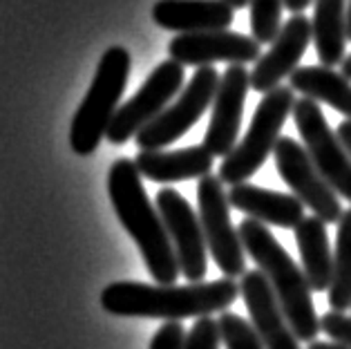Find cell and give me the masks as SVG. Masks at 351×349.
Wrapping results in <instances>:
<instances>
[{
	"label": "cell",
	"mask_w": 351,
	"mask_h": 349,
	"mask_svg": "<svg viewBox=\"0 0 351 349\" xmlns=\"http://www.w3.org/2000/svg\"><path fill=\"white\" fill-rule=\"evenodd\" d=\"M237 298L239 285H235L233 278L191 282L186 287L112 282L101 291V307L112 316L179 322L184 318H206L215 311H226Z\"/></svg>",
	"instance_id": "obj_1"
},
{
	"label": "cell",
	"mask_w": 351,
	"mask_h": 349,
	"mask_svg": "<svg viewBox=\"0 0 351 349\" xmlns=\"http://www.w3.org/2000/svg\"><path fill=\"white\" fill-rule=\"evenodd\" d=\"M108 193L119 222L139 246L150 276L159 285H175L182 276L175 246L155 204L141 184V173L132 159H117L108 175Z\"/></svg>",
	"instance_id": "obj_2"
},
{
	"label": "cell",
	"mask_w": 351,
	"mask_h": 349,
	"mask_svg": "<svg viewBox=\"0 0 351 349\" xmlns=\"http://www.w3.org/2000/svg\"><path fill=\"white\" fill-rule=\"evenodd\" d=\"M237 233L244 251L251 255L258 265V271H262L264 278L269 280L293 334L304 343H313L322 327L313 307V291L306 282L304 271H300L293 258L278 242V237L269 231L267 224L246 217L239 224Z\"/></svg>",
	"instance_id": "obj_3"
},
{
	"label": "cell",
	"mask_w": 351,
	"mask_h": 349,
	"mask_svg": "<svg viewBox=\"0 0 351 349\" xmlns=\"http://www.w3.org/2000/svg\"><path fill=\"white\" fill-rule=\"evenodd\" d=\"M130 63V54L121 45H112L101 56L97 74L70 128V146L76 155H92L108 134V128L119 110V101L123 97Z\"/></svg>",
	"instance_id": "obj_4"
},
{
	"label": "cell",
	"mask_w": 351,
	"mask_h": 349,
	"mask_svg": "<svg viewBox=\"0 0 351 349\" xmlns=\"http://www.w3.org/2000/svg\"><path fill=\"white\" fill-rule=\"evenodd\" d=\"M295 97L291 85H278L260 101L258 110L253 115V121L248 125L244 139L228 152L219 166V180L224 184L237 186L244 184L248 177H253L267 157L276 150L280 139L282 125L293 112Z\"/></svg>",
	"instance_id": "obj_5"
},
{
	"label": "cell",
	"mask_w": 351,
	"mask_h": 349,
	"mask_svg": "<svg viewBox=\"0 0 351 349\" xmlns=\"http://www.w3.org/2000/svg\"><path fill=\"white\" fill-rule=\"evenodd\" d=\"M219 81L221 76L215 67H197L193 79L182 90V97L134 137L139 150H164L179 137H184L215 101Z\"/></svg>",
	"instance_id": "obj_6"
},
{
	"label": "cell",
	"mask_w": 351,
	"mask_h": 349,
	"mask_svg": "<svg viewBox=\"0 0 351 349\" xmlns=\"http://www.w3.org/2000/svg\"><path fill=\"white\" fill-rule=\"evenodd\" d=\"M293 121L315 168L333 191L351 202V155L324 119L318 101L295 99Z\"/></svg>",
	"instance_id": "obj_7"
},
{
	"label": "cell",
	"mask_w": 351,
	"mask_h": 349,
	"mask_svg": "<svg viewBox=\"0 0 351 349\" xmlns=\"http://www.w3.org/2000/svg\"><path fill=\"white\" fill-rule=\"evenodd\" d=\"M221 184L224 182L217 175H206L199 180V186H197L199 222L215 265L226 278H235L246 274V251L239 233L230 222L228 193H224Z\"/></svg>",
	"instance_id": "obj_8"
},
{
	"label": "cell",
	"mask_w": 351,
	"mask_h": 349,
	"mask_svg": "<svg viewBox=\"0 0 351 349\" xmlns=\"http://www.w3.org/2000/svg\"><path fill=\"white\" fill-rule=\"evenodd\" d=\"M184 85V65L177 61H164L157 65L145 83L136 90V95L128 104L119 106L106 137L114 146H121L128 139L136 137L145 125L164 112L173 97Z\"/></svg>",
	"instance_id": "obj_9"
},
{
	"label": "cell",
	"mask_w": 351,
	"mask_h": 349,
	"mask_svg": "<svg viewBox=\"0 0 351 349\" xmlns=\"http://www.w3.org/2000/svg\"><path fill=\"white\" fill-rule=\"evenodd\" d=\"M276 166L280 177L285 180L293 195L313 210L315 217H320L324 224H338L342 217V204L338 193L324 182L320 170L315 168L309 152L300 146L295 139L280 137L273 150Z\"/></svg>",
	"instance_id": "obj_10"
},
{
	"label": "cell",
	"mask_w": 351,
	"mask_h": 349,
	"mask_svg": "<svg viewBox=\"0 0 351 349\" xmlns=\"http://www.w3.org/2000/svg\"><path fill=\"white\" fill-rule=\"evenodd\" d=\"M157 208L166 224L170 242L175 246L179 271L191 282H202L206 276V237L202 231L199 215L175 189L157 193Z\"/></svg>",
	"instance_id": "obj_11"
},
{
	"label": "cell",
	"mask_w": 351,
	"mask_h": 349,
	"mask_svg": "<svg viewBox=\"0 0 351 349\" xmlns=\"http://www.w3.org/2000/svg\"><path fill=\"white\" fill-rule=\"evenodd\" d=\"M170 58L179 65L206 67L213 63L248 65L258 63L260 43L253 36H244L237 32H199V34H177L168 43Z\"/></svg>",
	"instance_id": "obj_12"
},
{
	"label": "cell",
	"mask_w": 351,
	"mask_h": 349,
	"mask_svg": "<svg viewBox=\"0 0 351 349\" xmlns=\"http://www.w3.org/2000/svg\"><path fill=\"white\" fill-rule=\"evenodd\" d=\"M251 90V72L244 65H230L221 74L208 130L204 134V148L213 157H226L237 146L239 125H242L246 92Z\"/></svg>",
	"instance_id": "obj_13"
},
{
	"label": "cell",
	"mask_w": 351,
	"mask_h": 349,
	"mask_svg": "<svg viewBox=\"0 0 351 349\" xmlns=\"http://www.w3.org/2000/svg\"><path fill=\"white\" fill-rule=\"evenodd\" d=\"M313 40L311 21L304 14H293L282 25L276 40L271 43L267 54H262L251 72V88L255 92H271L276 90L295 70L302 54L306 52L309 43Z\"/></svg>",
	"instance_id": "obj_14"
},
{
	"label": "cell",
	"mask_w": 351,
	"mask_h": 349,
	"mask_svg": "<svg viewBox=\"0 0 351 349\" xmlns=\"http://www.w3.org/2000/svg\"><path fill=\"white\" fill-rule=\"evenodd\" d=\"M239 296L251 313L253 329L258 331L267 349H302L300 338L293 334L289 320L282 311L280 302L269 280L262 271H246L239 280Z\"/></svg>",
	"instance_id": "obj_15"
},
{
	"label": "cell",
	"mask_w": 351,
	"mask_h": 349,
	"mask_svg": "<svg viewBox=\"0 0 351 349\" xmlns=\"http://www.w3.org/2000/svg\"><path fill=\"white\" fill-rule=\"evenodd\" d=\"M235 10L224 0H157L152 21L161 29L179 34L221 32L228 29Z\"/></svg>",
	"instance_id": "obj_16"
},
{
	"label": "cell",
	"mask_w": 351,
	"mask_h": 349,
	"mask_svg": "<svg viewBox=\"0 0 351 349\" xmlns=\"http://www.w3.org/2000/svg\"><path fill=\"white\" fill-rule=\"evenodd\" d=\"M228 204L235 210H242L248 217L267 226L271 224L280 228H295L304 219V204L295 195L269 191L246 182L230 186Z\"/></svg>",
	"instance_id": "obj_17"
},
{
	"label": "cell",
	"mask_w": 351,
	"mask_h": 349,
	"mask_svg": "<svg viewBox=\"0 0 351 349\" xmlns=\"http://www.w3.org/2000/svg\"><path fill=\"white\" fill-rule=\"evenodd\" d=\"M134 164L145 180L157 184H175L186 180H202L210 175L213 155L204 146L182 150H139Z\"/></svg>",
	"instance_id": "obj_18"
},
{
	"label": "cell",
	"mask_w": 351,
	"mask_h": 349,
	"mask_svg": "<svg viewBox=\"0 0 351 349\" xmlns=\"http://www.w3.org/2000/svg\"><path fill=\"white\" fill-rule=\"evenodd\" d=\"M293 231H295L300 258H302V269L311 291L318 293L329 291L331 276H333V253L329 246L327 224L320 217L311 215L304 217Z\"/></svg>",
	"instance_id": "obj_19"
},
{
	"label": "cell",
	"mask_w": 351,
	"mask_h": 349,
	"mask_svg": "<svg viewBox=\"0 0 351 349\" xmlns=\"http://www.w3.org/2000/svg\"><path fill=\"white\" fill-rule=\"evenodd\" d=\"M289 85L293 88V92H302L306 99L331 106L351 121V81L345 74L333 70V67H324V65L298 67L289 76Z\"/></svg>",
	"instance_id": "obj_20"
},
{
	"label": "cell",
	"mask_w": 351,
	"mask_h": 349,
	"mask_svg": "<svg viewBox=\"0 0 351 349\" xmlns=\"http://www.w3.org/2000/svg\"><path fill=\"white\" fill-rule=\"evenodd\" d=\"M311 27L320 63L324 67L342 65L347 43V0H315Z\"/></svg>",
	"instance_id": "obj_21"
},
{
	"label": "cell",
	"mask_w": 351,
	"mask_h": 349,
	"mask_svg": "<svg viewBox=\"0 0 351 349\" xmlns=\"http://www.w3.org/2000/svg\"><path fill=\"white\" fill-rule=\"evenodd\" d=\"M331 311L345 313L351 309V208L342 213L336 233V251H333V276L329 285Z\"/></svg>",
	"instance_id": "obj_22"
},
{
	"label": "cell",
	"mask_w": 351,
	"mask_h": 349,
	"mask_svg": "<svg viewBox=\"0 0 351 349\" xmlns=\"http://www.w3.org/2000/svg\"><path fill=\"white\" fill-rule=\"evenodd\" d=\"M285 0H251V32L260 45H271L282 29Z\"/></svg>",
	"instance_id": "obj_23"
},
{
	"label": "cell",
	"mask_w": 351,
	"mask_h": 349,
	"mask_svg": "<svg viewBox=\"0 0 351 349\" xmlns=\"http://www.w3.org/2000/svg\"><path fill=\"white\" fill-rule=\"evenodd\" d=\"M217 325H219L221 343H224L226 349H267L262 338L258 336V331L253 329V325H248L242 316H235L230 311H221Z\"/></svg>",
	"instance_id": "obj_24"
},
{
	"label": "cell",
	"mask_w": 351,
	"mask_h": 349,
	"mask_svg": "<svg viewBox=\"0 0 351 349\" xmlns=\"http://www.w3.org/2000/svg\"><path fill=\"white\" fill-rule=\"evenodd\" d=\"M219 325L210 316L197 318L186 334V349H219Z\"/></svg>",
	"instance_id": "obj_25"
},
{
	"label": "cell",
	"mask_w": 351,
	"mask_h": 349,
	"mask_svg": "<svg viewBox=\"0 0 351 349\" xmlns=\"http://www.w3.org/2000/svg\"><path fill=\"white\" fill-rule=\"evenodd\" d=\"M320 327L333 343L351 347V316H345L340 311H327L320 318Z\"/></svg>",
	"instance_id": "obj_26"
},
{
	"label": "cell",
	"mask_w": 351,
	"mask_h": 349,
	"mask_svg": "<svg viewBox=\"0 0 351 349\" xmlns=\"http://www.w3.org/2000/svg\"><path fill=\"white\" fill-rule=\"evenodd\" d=\"M150 349H186V331L182 322H166L150 340Z\"/></svg>",
	"instance_id": "obj_27"
},
{
	"label": "cell",
	"mask_w": 351,
	"mask_h": 349,
	"mask_svg": "<svg viewBox=\"0 0 351 349\" xmlns=\"http://www.w3.org/2000/svg\"><path fill=\"white\" fill-rule=\"evenodd\" d=\"M338 137H340V141H342V146L347 148V152L351 155V121L347 119V121H340V125H338Z\"/></svg>",
	"instance_id": "obj_28"
},
{
	"label": "cell",
	"mask_w": 351,
	"mask_h": 349,
	"mask_svg": "<svg viewBox=\"0 0 351 349\" xmlns=\"http://www.w3.org/2000/svg\"><path fill=\"white\" fill-rule=\"evenodd\" d=\"M311 3L313 0H285V7L291 14H302Z\"/></svg>",
	"instance_id": "obj_29"
},
{
	"label": "cell",
	"mask_w": 351,
	"mask_h": 349,
	"mask_svg": "<svg viewBox=\"0 0 351 349\" xmlns=\"http://www.w3.org/2000/svg\"><path fill=\"white\" fill-rule=\"evenodd\" d=\"M306 349H351L347 345H340V343H333V340H329V343H322V340H313V343H309V347Z\"/></svg>",
	"instance_id": "obj_30"
},
{
	"label": "cell",
	"mask_w": 351,
	"mask_h": 349,
	"mask_svg": "<svg viewBox=\"0 0 351 349\" xmlns=\"http://www.w3.org/2000/svg\"><path fill=\"white\" fill-rule=\"evenodd\" d=\"M342 74H345L347 79L351 81V54L345 56V61H342Z\"/></svg>",
	"instance_id": "obj_31"
},
{
	"label": "cell",
	"mask_w": 351,
	"mask_h": 349,
	"mask_svg": "<svg viewBox=\"0 0 351 349\" xmlns=\"http://www.w3.org/2000/svg\"><path fill=\"white\" fill-rule=\"evenodd\" d=\"M224 3H228L230 7H233V10H242V7H246L248 3H251V0H224Z\"/></svg>",
	"instance_id": "obj_32"
},
{
	"label": "cell",
	"mask_w": 351,
	"mask_h": 349,
	"mask_svg": "<svg viewBox=\"0 0 351 349\" xmlns=\"http://www.w3.org/2000/svg\"><path fill=\"white\" fill-rule=\"evenodd\" d=\"M347 40H351V0H347Z\"/></svg>",
	"instance_id": "obj_33"
}]
</instances>
